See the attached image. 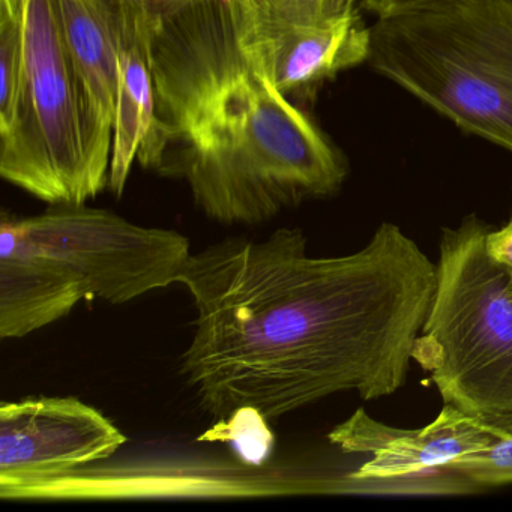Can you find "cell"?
<instances>
[{
    "instance_id": "cell-20",
    "label": "cell",
    "mask_w": 512,
    "mask_h": 512,
    "mask_svg": "<svg viewBox=\"0 0 512 512\" xmlns=\"http://www.w3.org/2000/svg\"><path fill=\"white\" fill-rule=\"evenodd\" d=\"M152 11L167 10V8L176 7L182 4L185 0H143Z\"/></svg>"
},
{
    "instance_id": "cell-11",
    "label": "cell",
    "mask_w": 512,
    "mask_h": 512,
    "mask_svg": "<svg viewBox=\"0 0 512 512\" xmlns=\"http://www.w3.org/2000/svg\"><path fill=\"white\" fill-rule=\"evenodd\" d=\"M85 290L59 260L32 247L13 215L0 221V338L14 340L40 331L71 313Z\"/></svg>"
},
{
    "instance_id": "cell-19",
    "label": "cell",
    "mask_w": 512,
    "mask_h": 512,
    "mask_svg": "<svg viewBox=\"0 0 512 512\" xmlns=\"http://www.w3.org/2000/svg\"><path fill=\"white\" fill-rule=\"evenodd\" d=\"M28 0H0V17L25 20Z\"/></svg>"
},
{
    "instance_id": "cell-18",
    "label": "cell",
    "mask_w": 512,
    "mask_h": 512,
    "mask_svg": "<svg viewBox=\"0 0 512 512\" xmlns=\"http://www.w3.org/2000/svg\"><path fill=\"white\" fill-rule=\"evenodd\" d=\"M425 2H430V0H361V4L377 17L388 16V14L407 10L415 5L425 4Z\"/></svg>"
},
{
    "instance_id": "cell-5",
    "label": "cell",
    "mask_w": 512,
    "mask_h": 512,
    "mask_svg": "<svg viewBox=\"0 0 512 512\" xmlns=\"http://www.w3.org/2000/svg\"><path fill=\"white\" fill-rule=\"evenodd\" d=\"M0 175L50 206L85 205L109 187L89 151L58 0H28L19 95L0 125Z\"/></svg>"
},
{
    "instance_id": "cell-9",
    "label": "cell",
    "mask_w": 512,
    "mask_h": 512,
    "mask_svg": "<svg viewBox=\"0 0 512 512\" xmlns=\"http://www.w3.org/2000/svg\"><path fill=\"white\" fill-rule=\"evenodd\" d=\"M236 2L275 85L287 97L370 58L371 29L356 11L325 25H296L269 0Z\"/></svg>"
},
{
    "instance_id": "cell-3",
    "label": "cell",
    "mask_w": 512,
    "mask_h": 512,
    "mask_svg": "<svg viewBox=\"0 0 512 512\" xmlns=\"http://www.w3.org/2000/svg\"><path fill=\"white\" fill-rule=\"evenodd\" d=\"M370 29L377 73L512 152V0H430Z\"/></svg>"
},
{
    "instance_id": "cell-15",
    "label": "cell",
    "mask_w": 512,
    "mask_h": 512,
    "mask_svg": "<svg viewBox=\"0 0 512 512\" xmlns=\"http://www.w3.org/2000/svg\"><path fill=\"white\" fill-rule=\"evenodd\" d=\"M23 47L25 20L0 17V125L11 118L16 107L22 76Z\"/></svg>"
},
{
    "instance_id": "cell-17",
    "label": "cell",
    "mask_w": 512,
    "mask_h": 512,
    "mask_svg": "<svg viewBox=\"0 0 512 512\" xmlns=\"http://www.w3.org/2000/svg\"><path fill=\"white\" fill-rule=\"evenodd\" d=\"M485 250L488 256L503 269L512 290V218L500 227H488L485 235Z\"/></svg>"
},
{
    "instance_id": "cell-10",
    "label": "cell",
    "mask_w": 512,
    "mask_h": 512,
    "mask_svg": "<svg viewBox=\"0 0 512 512\" xmlns=\"http://www.w3.org/2000/svg\"><path fill=\"white\" fill-rule=\"evenodd\" d=\"M95 167L109 179L118 110V43L109 0H58Z\"/></svg>"
},
{
    "instance_id": "cell-4",
    "label": "cell",
    "mask_w": 512,
    "mask_h": 512,
    "mask_svg": "<svg viewBox=\"0 0 512 512\" xmlns=\"http://www.w3.org/2000/svg\"><path fill=\"white\" fill-rule=\"evenodd\" d=\"M487 224L445 229L413 361L443 403L479 418L512 413V290L485 250Z\"/></svg>"
},
{
    "instance_id": "cell-6",
    "label": "cell",
    "mask_w": 512,
    "mask_h": 512,
    "mask_svg": "<svg viewBox=\"0 0 512 512\" xmlns=\"http://www.w3.org/2000/svg\"><path fill=\"white\" fill-rule=\"evenodd\" d=\"M20 235L64 263L86 299L121 305L179 283L190 241L176 230L142 227L104 209L59 205L35 217H14Z\"/></svg>"
},
{
    "instance_id": "cell-1",
    "label": "cell",
    "mask_w": 512,
    "mask_h": 512,
    "mask_svg": "<svg viewBox=\"0 0 512 512\" xmlns=\"http://www.w3.org/2000/svg\"><path fill=\"white\" fill-rule=\"evenodd\" d=\"M179 284L196 308L181 374L200 406L217 421L244 407L275 421L338 392L395 394L436 263L391 223L340 257H310L301 229H278L209 245Z\"/></svg>"
},
{
    "instance_id": "cell-12",
    "label": "cell",
    "mask_w": 512,
    "mask_h": 512,
    "mask_svg": "<svg viewBox=\"0 0 512 512\" xmlns=\"http://www.w3.org/2000/svg\"><path fill=\"white\" fill-rule=\"evenodd\" d=\"M109 5L118 43L119 89L107 188L122 197L131 167L155 122L152 11L143 0H109Z\"/></svg>"
},
{
    "instance_id": "cell-13",
    "label": "cell",
    "mask_w": 512,
    "mask_h": 512,
    "mask_svg": "<svg viewBox=\"0 0 512 512\" xmlns=\"http://www.w3.org/2000/svg\"><path fill=\"white\" fill-rule=\"evenodd\" d=\"M493 431L487 448L464 455L448 467L476 488L512 484V413L484 418Z\"/></svg>"
},
{
    "instance_id": "cell-7",
    "label": "cell",
    "mask_w": 512,
    "mask_h": 512,
    "mask_svg": "<svg viewBox=\"0 0 512 512\" xmlns=\"http://www.w3.org/2000/svg\"><path fill=\"white\" fill-rule=\"evenodd\" d=\"M127 443L106 415L74 397L26 398L0 406V497L20 499L38 487Z\"/></svg>"
},
{
    "instance_id": "cell-8",
    "label": "cell",
    "mask_w": 512,
    "mask_h": 512,
    "mask_svg": "<svg viewBox=\"0 0 512 512\" xmlns=\"http://www.w3.org/2000/svg\"><path fill=\"white\" fill-rule=\"evenodd\" d=\"M329 442L347 454L368 457L350 478L364 484L398 488L401 493H427L424 476L445 472L464 455L487 448L493 431L487 421L445 404L433 422L422 428L383 424L364 409L338 424Z\"/></svg>"
},
{
    "instance_id": "cell-2",
    "label": "cell",
    "mask_w": 512,
    "mask_h": 512,
    "mask_svg": "<svg viewBox=\"0 0 512 512\" xmlns=\"http://www.w3.org/2000/svg\"><path fill=\"white\" fill-rule=\"evenodd\" d=\"M151 67L155 122L137 160L182 179L209 220L259 226L340 190V152L277 88L236 0L152 11Z\"/></svg>"
},
{
    "instance_id": "cell-16",
    "label": "cell",
    "mask_w": 512,
    "mask_h": 512,
    "mask_svg": "<svg viewBox=\"0 0 512 512\" xmlns=\"http://www.w3.org/2000/svg\"><path fill=\"white\" fill-rule=\"evenodd\" d=\"M284 20L296 25H325L355 13L361 0H269Z\"/></svg>"
},
{
    "instance_id": "cell-14",
    "label": "cell",
    "mask_w": 512,
    "mask_h": 512,
    "mask_svg": "<svg viewBox=\"0 0 512 512\" xmlns=\"http://www.w3.org/2000/svg\"><path fill=\"white\" fill-rule=\"evenodd\" d=\"M268 419L259 410L244 407L232 415L218 419V425L205 434V439L232 443L239 457L247 463L259 464L266 460L274 436L268 428Z\"/></svg>"
}]
</instances>
